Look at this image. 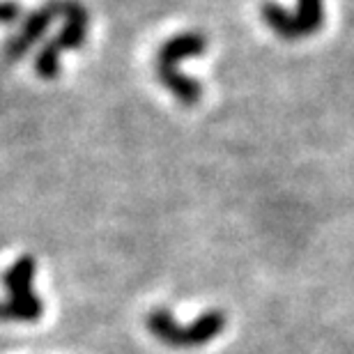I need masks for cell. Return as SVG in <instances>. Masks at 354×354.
<instances>
[{
  "label": "cell",
  "mask_w": 354,
  "mask_h": 354,
  "mask_svg": "<svg viewBox=\"0 0 354 354\" xmlns=\"http://www.w3.org/2000/svg\"><path fill=\"white\" fill-rule=\"evenodd\" d=\"M205 51H207V37L203 32L189 30L166 39L159 48L157 60H154L159 83L184 106H196L201 102L203 88L191 76H184L180 72V62L196 58V55H201Z\"/></svg>",
  "instance_id": "obj_1"
},
{
  "label": "cell",
  "mask_w": 354,
  "mask_h": 354,
  "mask_svg": "<svg viewBox=\"0 0 354 354\" xmlns=\"http://www.w3.org/2000/svg\"><path fill=\"white\" fill-rule=\"evenodd\" d=\"M37 263L32 256H21L3 274L7 297L0 299V322H37L44 313V301L32 290Z\"/></svg>",
  "instance_id": "obj_4"
},
{
  "label": "cell",
  "mask_w": 354,
  "mask_h": 354,
  "mask_svg": "<svg viewBox=\"0 0 354 354\" xmlns=\"http://www.w3.org/2000/svg\"><path fill=\"white\" fill-rule=\"evenodd\" d=\"M145 327L157 338L159 343H164L166 348L173 350H191V348H203L214 341L216 336L223 334V329L228 327V315L223 310H205L196 317L189 327L175 322L173 313L168 308H154L145 317Z\"/></svg>",
  "instance_id": "obj_2"
},
{
  "label": "cell",
  "mask_w": 354,
  "mask_h": 354,
  "mask_svg": "<svg viewBox=\"0 0 354 354\" xmlns=\"http://www.w3.org/2000/svg\"><path fill=\"white\" fill-rule=\"evenodd\" d=\"M60 17V7L58 0H48L46 5H41L39 10H35L30 14H26L21 19V28L12 37H7L3 44V58L5 62H19L24 60L28 53L32 51L35 44H39V39L44 37L46 30L51 28L53 19Z\"/></svg>",
  "instance_id": "obj_6"
},
{
  "label": "cell",
  "mask_w": 354,
  "mask_h": 354,
  "mask_svg": "<svg viewBox=\"0 0 354 354\" xmlns=\"http://www.w3.org/2000/svg\"><path fill=\"white\" fill-rule=\"evenodd\" d=\"M24 19V10L17 0H0V26H12Z\"/></svg>",
  "instance_id": "obj_7"
},
{
  "label": "cell",
  "mask_w": 354,
  "mask_h": 354,
  "mask_svg": "<svg viewBox=\"0 0 354 354\" xmlns=\"http://www.w3.org/2000/svg\"><path fill=\"white\" fill-rule=\"evenodd\" d=\"M260 12L269 30L286 41H301L320 32L324 26V0H297L295 12L283 10L274 0H265Z\"/></svg>",
  "instance_id": "obj_5"
},
{
  "label": "cell",
  "mask_w": 354,
  "mask_h": 354,
  "mask_svg": "<svg viewBox=\"0 0 354 354\" xmlns=\"http://www.w3.org/2000/svg\"><path fill=\"white\" fill-rule=\"evenodd\" d=\"M58 7L62 17V30L51 41H46L35 58V72L44 81L58 79L62 53L79 51L88 39L90 14L86 7L79 0H58Z\"/></svg>",
  "instance_id": "obj_3"
}]
</instances>
